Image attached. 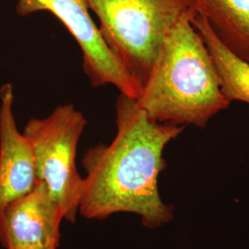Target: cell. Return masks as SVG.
<instances>
[{
  "label": "cell",
  "instance_id": "obj_3",
  "mask_svg": "<svg viewBox=\"0 0 249 249\" xmlns=\"http://www.w3.org/2000/svg\"><path fill=\"white\" fill-rule=\"evenodd\" d=\"M106 45L143 86L167 31L195 11L190 0H87Z\"/></svg>",
  "mask_w": 249,
  "mask_h": 249
},
{
  "label": "cell",
  "instance_id": "obj_8",
  "mask_svg": "<svg viewBox=\"0 0 249 249\" xmlns=\"http://www.w3.org/2000/svg\"><path fill=\"white\" fill-rule=\"evenodd\" d=\"M231 52L249 62V0H190Z\"/></svg>",
  "mask_w": 249,
  "mask_h": 249
},
{
  "label": "cell",
  "instance_id": "obj_6",
  "mask_svg": "<svg viewBox=\"0 0 249 249\" xmlns=\"http://www.w3.org/2000/svg\"><path fill=\"white\" fill-rule=\"evenodd\" d=\"M64 220L59 205L44 182L0 213V242L6 249L55 248Z\"/></svg>",
  "mask_w": 249,
  "mask_h": 249
},
{
  "label": "cell",
  "instance_id": "obj_10",
  "mask_svg": "<svg viewBox=\"0 0 249 249\" xmlns=\"http://www.w3.org/2000/svg\"><path fill=\"white\" fill-rule=\"evenodd\" d=\"M56 249L55 248H30V249Z\"/></svg>",
  "mask_w": 249,
  "mask_h": 249
},
{
  "label": "cell",
  "instance_id": "obj_1",
  "mask_svg": "<svg viewBox=\"0 0 249 249\" xmlns=\"http://www.w3.org/2000/svg\"><path fill=\"white\" fill-rule=\"evenodd\" d=\"M116 135L83 155V178L79 213L89 220H105L118 213L139 215L147 228L154 229L173 219V207L159 193L158 178L166 167V145L186 125L151 120L135 99L121 94L116 102Z\"/></svg>",
  "mask_w": 249,
  "mask_h": 249
},
{
  "label": "cell",
  "instance_id": "obj_9",
  "mask_svg": "<svg viewBox=\"0 0 249 249\" xmlns=\"http://www.w3.org/2000/svg\"><path fill=\"white\" fill-rule=\"evenodd\" d=\"M192 24L211 54L225 98L230 103L238 101L249 105V62L223 45L204 18L196 15Z\"/></svg>",
  "mask_w": 249,
  "mask_h": 249
},
{
  "label": "cell",
  "instance_id": "obj_2",
  "mask_svg": "<svg viewBox=\"0 0 249 249\" xmlns=\"http://www.w3.org/2000/svg\"><path fill=\"white\" fill-rule=\"evenodd\" d=\"M196 15L195 11L188 12L167 31L136 100L156 122L204 128L231 105L223 93L204 41L192 24Z\"/></svg>",
  "mask_w": 249,
  "mask_h": 249
},
{
  "label": "cell",
  "instance_id": "obj_4",
  "mask_svg": "<svg viewBox=\"0 0 249 249\" xmlns=\"http://www.w3.org/2000/svg\"><path fill=\"white\" fill-rule=\"evenodd\" d=\"M86 124L81 112L65 105L45 118L31 119L23 131L33 146L38 181L45 183L64 220L71 223L76 221L82 192L76 152Z\"/></svg>",
  "mask_w": 249,
  "mask_h": 249
},
{
  "label": "cell",
  "instance_id": "obj_7",
  "mask_svg": "<svg viewBox=\"0 0 249 249\" xmlns=\"http://www.w3.org/2000/svg\"><path fill=\"white\" fill-rule=\"evenodd\" d=\"M0 213L36 187L35 154L31 142L18 132L12 111L13 88L5 84L0 89Z\"/></svg>",
  "mask_w": 249,
  "mask_h": 249
},
{
  "label": "cell",
  "instance_id": "obj_5",
  "mask_svg": "<svg viewBox=\"0 0 249 249\" xmlns=\"http://www.w3.org/2000/svg\"><path fill=\"white\" fill-rule=\"evenodd\" d=\"M16 11L27 16L48 11L58 18L80 45L83 70L94 87L112 84L129 98H139L142 85L124 70L106 45L89 15L87 0H18Z\"/></svg>",
  "mask_w": 249,
  "mask_h": 249
}]
</instances>
